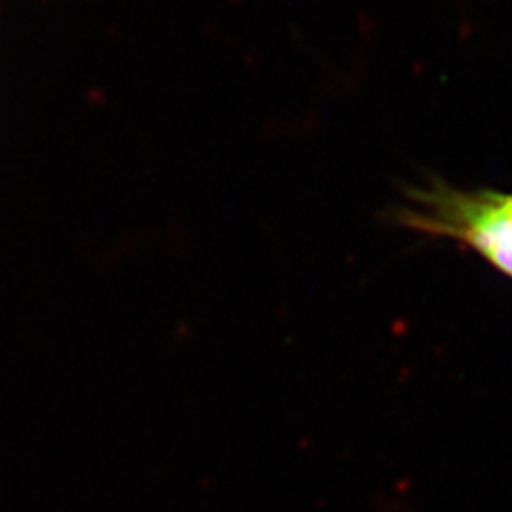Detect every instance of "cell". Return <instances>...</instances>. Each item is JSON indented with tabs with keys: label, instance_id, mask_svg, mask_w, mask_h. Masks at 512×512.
I'll list each match as a JSON object with an SVG mask.
<instances>
[{
	"label": "cell",
	"instance_id": "6da1fadb",
	"mask_svg": "<svg viewBox=\"0 0 512 512\" xmlns=\"http://www.w3.org/2000/svg\"><path fill=\"white\" fill-rule=\"evenodd\" d=\"M401 220L425 234L458 239L512 277V194L435 184L412 196Z\"/></svg>",
	"mask_w": 512,
	"mask_h": 512
}]
</instances>
